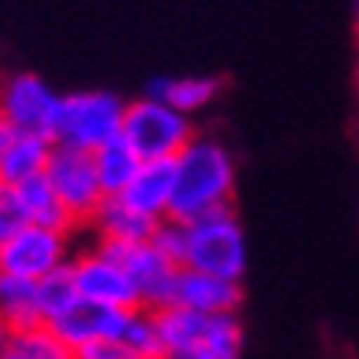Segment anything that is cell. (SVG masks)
Masks as SVG:
<instances>
[{"instance_id":"cell-1","label":"cell","mask_w":359,"mask_h":359,"mask_svg":"<svg viewBox=\"0 0 359 359\" xmlns=\"http://www.w3.org/2000/svg\"><path fill=\"white\" fill-rule=\"evenodd\" d=\"M235 158L213 136H194L172 161V202L169 220L187 224L213 209H227L235 198Z\"/></svg>"},{"instance_id":"cell-2","label":"cell","mask_w":359,"mask_h":359,"mask_svg":"<svg viewBox=\"0 0 359 359\" xmlns=\"http://www.w3.org/2000/svg\"><path fill=\"white\" fill-rule=\"evenodd\" d=\"M246 264H250L246 231H242V220L231 205L213 209V213L184 224V268L187 271L242 283Z\"/></svg>"},{"instance_id":"cell-3","label":"cell","mask_w":359,"mask_h":359,"mask_svg":"<svg viewBox=\"0 0 359 359\" xmlns=\"http://www.w3.org/2000/svg\"><path fill=\"white\" fill-rule=\"evenodd\" d=\"M121 121H125V100L118 92H107V88L62 92L52 143L95 154L100 147L121 140Z\"/></svg>"},{"instance_id":"cell-4","label":"cell","mask_w":359,"mask_h":359,"mask_svg":"<svg viewBox=\"0 0 359 359\" xmlns=\"http://www.w3.org/2000/svg\"><path fill=\"white\" fill-rule=\"evenodd\" d=\"M198 136L194 121L184 118L180 110L165 107L143 95V100L125 103V121H121V140L140 161H176V154Z\"/></svg>"},{"instance_id":"cell-5","label":"cell","mask_w":359,"mask_h":359,"mask_svg":"<svg viewBox=\"0 0 359 359\" xmlns=\"http://www.w3.org/2000/svg\"><path fill=\"white\" fill-rule=\"evenodd\" d=\"M48 187L55 191V198L62 202V209L70 213L74 227H88L92 217L100 213V205L107 202L103 184L95 176V158L88 151H74V147H52L44 169Z\"/></svg>"},{"instance_id":"cell-6","label":"cell","mask_w":359,"mask_h":359,"mask_svg":"<svg viewBox=\"0 0 359 359\" xmlns=\"http://www.w3.org/2000/svg\"><path fill=\"white\" fill-rule=\"evenodd\" d=\"M74 257L70 231H52V227L26 224L22 231H15L4 246H0V271L11 279L41 283L52 271L67 268Z\"/></svg>"},{"instance_id":"cell-7","label":"cell","mask_w":359,"mask_h":359,"mask_svg":"<svg viewBox=\"0 0 359 359\" xmlns=\"http://www.w3.org/2000/svg\"><path fill=\"white\" fill-rule=\"evenodd\" d=\"M95 250H103L107 257H114L118 264L125 268V275L133 279L136 286V297H140V308L147 312H158V308L172 304V290H176V275L180 268L169 264L165 257L154 250V242H92Z\"/></svg>"},{"instance_id":"cell-8","label":"cell","mask_w":359,"mask_h":359,"mask_svg":"<svg viewBox=\"0 0 359 359\" xmlns=\"http://www.w3.org/2000/svg\"><path fill=\"white\" fill-rule=\"evenodd\" d=\"M59 100L62 92H55L41 74H11L4 77V92H0V125L52 140Z\"/></svg>"},{"instance_id":"cell-9","label":"cell","mask_w":359,"mask_h":359,"mask_svg":"<svg viewBox=\"0 0 359 359\" xmlns=\"http://www.w3.org/2000/svg\"><path fill=\"white\" fill-rule=\"evenodd\" d=\"M70 283H74V293L85 297V301L121 308V312H136L140 308L136 286L125 275V268L114 257H107L103 250H95V246L70 257Z\"/></svg>"},{"instance_id":"cell-10","label":"cell","mask_w":359,"mask_h":359,"mask_svg":"<svg viewBox=\"0 0 359 359\" xmlns=\"http://www.w3.org/2000/svg\"><path fill=\"white\" fill-rule=\"evenodd\" d=\"M125 323H128V312H121V308H107V304H95V301H85V297H74V304L48 326H52L74 352H81V348L95 345V341H118Z\"/></svg>"},{"instance_id":"cell-11","label":"cell","mask_w":359,"mask_h":359,"mask_svg":"<svg viewBox=\"0 0 359 359\" xmlns=\"http://www.w3.org/2000/svg\"><path fill=\"white\" fill-rule=\"evenodd\" d=\"M172 304L187 308V312H198V316H235L242 304V283L180 268Z\"/></svg>"},{"instance_id":"cell-12","label":"cell","mask_w":359,"mask_h":359,"mask_svg":"<svg viewBox=\"0 0 359 359\" xmlns=\"http://www.w3.org/2000/svg\"><path fill=\"white\" fill-rule=\"evenodd\" d=\"M52 147L55 143L48 136H34V133H19V128L0 125V184L19 187L34 176H44Z\"/></svg>"},{"instance_id":"cell-13","label":"cell","mask_w":359,"mask_h":359,"mask_svg":"<svg viewBox=\"0 0 359 359\" xmlns=\"http://www.w3.org/2000/svg\"><path fill=\"white\" fill-rule=\"evenodd\" d=\"M118 198L143 213L147 220H169V202H172V161H143L136 176L128 180V187Z\"/></svg>"},{"instance_id":"cell-14","label":"cell","mask_w":359,"mask_h":359,"mask_svg":"<svg viewBox=\"0 0 359 359\" xmlns=\"http://www.w3.org/2000/svg\"><path fill=\"white\" fill-rule=\"evenodd\" d=\"M147 95L158 103L180 110L184 118H194L198 110L220 95V77H202V74H184V77H154L147 85Z\"/></svg>"},{"instance_id":"cell-15","label":"cell","mask_w":359,"mask_h":359,"mask_svg":"<svg viewBox=\"0 0 359 359\" xmlns=\"http://www.w3.org/2000/svg\"><path fill=\"white\" fill-rule=\"evenodd\" d=\"M151 316H154V330H158V341H161L165 359H172L180 352H194L202 345L209 316L187 312V308H180V304H165V308H158V312H151Z\"/></svg>"},{"instance_id":"cell-16","label":"cell","mask_w":359,"mask_h":359,"mask_svg":"<svg viewBox=\"0 0 359 359\" xmlns=\"http://www.w3.org/2000/svg\"><path fill=\"white\" fill-rule=\"evenodd\" d=\"M92 231L100 242H147L154 235L158 220H147L143 213L128 209L121 198H107L100 205V213L92 217Z\"/></svg>"},{"instance_id":"cell-17","label":"cell","mask_w":359,"mask_h":359,"mask_svg":"<svg viewBox=\"0 0 359 359\" xmlns=\"http://www.w3.org/2000/svg\"><path fill=\"white\" fill-rule=\"evenodd\" d=\"M19 202H22V213H26V224H37V227H52V231H77L70 213L62 209V202L55 198V191L48 187L44 176H34L19 184Z\"/></svg>"},{"instance_id":"cell-18","label":"cell","mask_w":359,"mask_h":359,"mask_svg":"<svg viewBox=\"0 0 359 359\" xmlns=\"http://www.w3.org/2000/svg\"><path fill=\"white\" fill-rule=\"evenodd\" d=\"M0 323L8 330H26V326H41V308H37V283L26 279H0Z\"/></svg>"},{"instance_id":"cell-19","label":"cell","mask_w":359,"mask_h":359,"mask_svg":"<svg viewBox=\"0 0 359 359\" xmlns=\"http://www.w3.org/2000/svg\"><path fill=\"white\" fill-rule=\"evenodd\" d=\"M92 158H95V176H100L107 198H118V194L128 187V180L136 176V169L143 165V161L125 147V140H114V143L100 147Z\"/></svg>"},{"instance_id":"cell-20","label":"cell","mask_w":359,"mask_h":359,"mask_svg":"<svg viewBox=\"0 0 359 359\" xmlns=\"http://www.w3.org/2000/svg\"><path fill=\"white\" fill-rule=\"evenodd\" d=\"M8 355L11 359H77L74 348L48 323L26 326V330H15L11 334V345H8Z\"/></svg>"},{"instance_id":"cell-21","label":"cell","mask_w":359,"mask_h":359,"mask_svg":"<svg viewBox=\"0 0 359 359\" xmlns=\"http://www.w3.org/2000/svg\"><path fill=\"white\" fill-rule=\"evenodd\" d=\"M242 345H246V334H242L238 316H209L205 319L198 352H209L213 359H238Z\"/></svg>"},{"instance_id":"cell-22","label":"cell","mask_w":359,"mask_h":359,"mask_svg":"<svg viewBox=\"0 0 359 359\" xmlns=\"http://www.w3.org/2000/svg\"><path fill=\"white\" fill-rule=\"evenodd\" d=\"M74 283H70V264L67 268H59V271H52L48 279H41L37 283V308H41V323H52V319H59L67 308L74 304Z\"/></svg>"},{"instance_id":"cell-23","label":"cell","mask_w":359,"mask_h":359,"mask_svg":"<svg viewBox=\"0 0 359 359\" xmlns=\"http://www.w3.org/2000/svg\"><path fill=\"white\" fill-rule=\"evenodd\" d=\"M128 348H133L140 359H165V352H161V341H158V330H154V316L147 312V308H136V312H128V323L121 337Z\"/></svg>"},{"instance_id":"cell-24","label":"cell","mask_w":359,"mask_h":359,"mask_svg":"<svg viewBox=\"0 0 359 359\" xmlns=\"http://www.w3.org/2000/svg\"><path fill=\"white\" fill-rule=\"evenodd\" d=\"M26 227V213H22V202H19V187L11 184H0V246Z\"/></svg>"},{"instance_id":"cell-25","label":"cell","mask_w":359,"mask_h":359,"mask_svg":"<svg viewBox=\"0 0 359 359\" xmlns=\"http://www.w3.org/2000/svg\"><path fill=\"white\" fill-rule=\"evenodd\" d=\"M151 242H154V250H158L161 257H165L169 264L184 268V224H176V220H161V224L154 227Z\"/></svg>"},{"instance_id":"cell-26","label":"cell","mask_w":359,"mask_h":359,"mask_svg":"<svg viewBox=\"0 0 359 359\" xmlns=\"http://www.w3.org/2000/svg\"><path fill=\"white\" fill-rule=\"evenodd\" d=\"M77 359H140L133 348L125 345V341H95V345L74 352Z\"/></svg>"},{"instance_id":"cell-27","label":"cell","mask_w":359,"mask_h":359,"mask_svg":"<svg viewBox=\"0 0 359 359\" xmlns=\"http://www.w3.org/2000/svg\"><path fill=\"white\" fill-rule=\"evenodd\" d=\"M8 345H11V330H8L4 323H0V359L8 355Z\"/></svg>"},{"instance_id":"cell-28","label":"cell","mask_w":359,"mask_h":359,"mask_svg":"<svg viewBox=\"0 0 359 359\" xmlns=\"http://www.w3.org/2000/svg\"><path fill=\"white\" fill-rule=\"evenodd\" d=\"M172 359H213V355H209V352H198V348H194V352H180V355H172Z\"/></svg>"},{"instance_id":"cell-29","label":"cell","mask_w":359,"mask_h":359,"mask_svg":"<svg viewBox=\"0 0 359 359\" xmlns=\"http://www.w3.org/2000/svg\"><path fill=\"white\" fill-rule=\"evenodd\" d=\"M352 22H355V34H359V0H355V8H352Z\"/></svg>"},{"instance_id":"cell-30","label":"cell","mask_w":359,"mask_h":359,"mask_svg":"<svg viewBox=\"0 0 359 359\" xmlns=\"http://www.w3.org/2000/svg\"><path fill=\"white\" fill-rule=\"evenodd\" d=\"M0 92H4V74H0Z\"/></svg>"},{"instance_id":"cell-31","label":"cell","mask_w":359,"mask_h":359,"mask_svg":"<svg viewBox=\"0 0 359 359\" xmlns=\"http://www.w3.org/2000/svg\"><path fill=\"white\" fill-rule=\"evenodd\" d=\"M355 140H359V118H355Z\"/></svg>"},{"instance_id":"cell-32","label":"cell","mask_w":359,"mask_h":359,"mask_svg":"<svg viewBox=\"0 0 359 359\" xmlns=\"http://www.w3.org/2000/svg\"><path fill=\"white\" fill-rule=\"evenodd\" d=\"M0 279H4V271H0Z\"/></svg>"},{"instance_id":"cell-33","label":"cell","mask_w":359,"mask_h":359,"mask_svg":"<svg viewBox=\"0 0 359 359\" xmlns=\"http://www.w3.org/2000/svg\"><path fill=\"white\" fill-rule=\"evenodd\" d=\"M4 359H11V355H4Z\"/></svg>"}]
</instances>
